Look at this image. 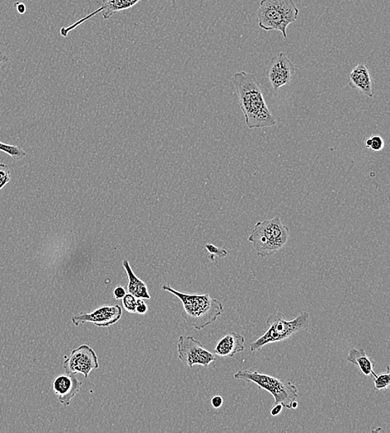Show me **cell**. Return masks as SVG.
I'll return each instance as SVG.
<instances>
[{"label": "cell", "mask_w": 390, "mask_h": 433, "mask_svg": "<svg viewBox=\"0 0 390 433\" xmlns=\"http://www.w3.org/2000/svg\"><path fill=\"white\" fill-rule=\"evenodd\" d=\"M148 306L144 303L143 299L137 300V304H136V313L138 314H146L148 312Z\"/></svg>", "instance_id": "603a6c76"}, {"label": "cell", "mask_w": 390, "mask_h": 433, "mask_svg": "<svg viewBox=\"0 0 390 433\" xmlns=\"http://www.w3.org/2000/svg\"><path fill=\"white\" fill-rule=\"evenodd\" d=\"M123 315V309L119 305H102L91 313H82L72 318L75 326L85 323H92L98 328H107L119 322Z\"/></svg>", "instance_id": "9c48e42d"}, {"label": "cell", "mask_w": 390, "mask_h": 433, "mask_svg": "<svg viewBox=\"0 0 390 433\" xmlns=\"http://www.w3.org/2000/svg\"><path fill=\"white\" fill-rule=\"evenodd\" d=\"M140 1H142V0H103L102 6L95 11L89 13V15L73 23L71 25L62 28L60 30V34L63 37H67L69 32L76 29L82 23L90 20L91 18L100 13H102L103 20L109 21L115 13L133 8L137 6Z\"/></svg>", "instance_id": "8fae6325"}, {"label": "cell", "mask_w": 390, "mask_h": 433, "mask_svg": "<svg viewBox=\"0 0 390 433\" xmlns=\"http://www.w3.org/2000/svg\"><path fill=\"white\" fill-rule=\"evenodd\" d=\"M374 389L376 391H382L388 389L390 386V373L389 366H387L386 371L382 373L375 376L374 380Z\"/></svg>", "instance_id": "ac0fdd59"}, {"label": "cell", "mask_w": 390, "mask_h": 433, "mask_svg": "<svg viewBox=\"0 0 390 433\" xmlns=\"http://www.w3.org/2000/svg\"><path fill=\"white\" fill-rule=\"evenodd\" d=\"M347 362L356 365L365 376H373L375 378L377 374L374 370L375 362L370 357L366 354L364 348H351L346 357Z\"/></svg>", "instance_id": "9a60e30c"}, {"label": "cell", "mask_w": 390, "mask_h": 433, "mask_svg": "<svg viewBox=\"0 0 390 433\" xmlns=\"http://www.w3.org/2000/svg\"><path fill=\"white\" fill-rule=\"evenodd\" d=\"M290 408H291V409H297L298 408V403H297V400H295V401L291 403Z\"/></svg>", "instance_id": "f1b7e54d"}, {"label": "cell", "mask_w": 390, "mask_h": 433, "mask_svg": "<svg viewBox=\"0 0 390 433\" xmlns=\"http://www.w3.org/2000/svg\"><path fill=\"white\" fill-rule=\"evenodd\" d=\"M206 249L208 250L211 255L209 258L211 261H214L213 255L218 256V258H225L228 256V251L225 250V249L220 248L218 247H215L213 244H206Z\"/></svg>", "instance_id": "7402d4cb"}, {"label": "cell", "mask_w": 390, "mask_h": 433, "mask_svg": "<svg viewBox=\"0 0 390 433\" xmlns=\"http://www.w3.org/2000/svg\"><path fill=\"white\" fill-rule=\"evenodd\" d=\"M15 7L16 8L17 12L20 13V15L21 16L25 15L27 11V8L25 4H23L21 2H16L15 4Z\"/></svg>", "instance_id": "4316f807"}, {"label": "cell", "mask_w": 390, "mask_h": 433, "mask_svg": "<svg viewBox=\"0 0 390 433\" xmlns=\"http://www.w3.org/2000/svg\"><path fill=\"white\" fill-rule=\"evenodd\" d=\"M232 80L248 129L274 126L276 117L266 105L261 84L256 77L252 74L241 71L235 73Z\"/></svg>", "instance_id": "6da1fadb"}, {"label": "cell", "mask_w": 390, "mask_h": 433, "mask_svg": "<svg viewBox=\"0 0 390 433\" xmlns=\"http://www.w3.org/2000/svg\"><path fill=\"white\" fill-rule=\"evenodd\" d=\"M290 229L282 223L280 216L257 222L249 236L258 256L266 258L279 252L288 243Z\"/></svg>", "instance_id": "3957f363"}, {"label": "cell", "mask_w": 390, "mask_h": 433, "mask_svg": "<svg viewBox=\"0 0 390 433\" xmlns=\"http://www.w3.org/2000/svg\"><path fill=\"white\" fill-rule=\"evenodd\" d=\"M82 384L73 374L61 375L54 379L53 388L60 403L68 407L75 395L79 392Z\"/></svg>", "instance_id": "7c38bea8"}, {"label": "cell", "mask_w": 390, "mask_h": 433, "mask_svg": "<svg viewBox=\"0 0 390 433\" xmlns=\"http://www.w3.org/2000/svg\"><path fill=\"white\" fill-rule=\"evenodd\" d=\"M123 306L126 312L131 313H136V304H137V300L135 296L130 294H126L123 299Z\"/></svg>", "instance_id": "44dd1931"}, {"label": "cell", "mask_w": 390, "mask_h": 433, "mask_svg": "<svg viewBox=\"0 0 390 433\" xmlns=\"http://www.w3.org/2000/svg\"><path fill=\"white\" fill-rule=\"evenodd\" d=\"M126 294V290L123 286L117 285L114 290V298L116 300L123 299Z\"/></svg>", "instance_id": "cb8c5ba5"}, {"label": "cell", "mask_w": 390, "mask_h": 433, "mask_svg": "<svg viewBox=\"0 0 390 433\" xmlns=\"http://www.w3.org/2000/svg\"><path fill=\"white\" fill-rule=\"evenodd\" d=\"M223 403L224 400L220 396H215L214 398H213V399H211V405H213V407L214 408L218 409L222 408Z\"/></svg>", "instance_id": "d4e9b609"}, {"label": "cell", "mask_w": 390, "mask_h": 433, "mask_svg": "<svg viewBox=\"0 0 390 433\" xmlns=\"http://www.w3.org/2000/svg\"><path fill=\"white\" fill-rule=\"evenodd\" d=\"M0 151L6 154L8 156H11L13 159L21 160L26 156V152L21 147L18 146L11 145L0 142Z\"/></svg>", "instance_id": "e0dca14e"}, {"label": "cell", "mask_w": 390, "mask_h": 433, "mask_svg": "<svg viewBox=\"0 0 390 433\" xmlns=\"http://www.w3.org/2000/svg\"><path fill=\"white\" fill-rule=\"evenodd\" d=\"M123 265L129 277L128 286H126L128 293L134 295L138 299H151L147 284L134 274L129 260H124Z\"/></svg>", "instance_id": "2e32d148"}, {"label": "cell", "mask_w": 390, "mask_h": 433, "mask_svg": "<svg viewBox=\"0 0 390 433\" xmlns=\"http://www.w3.org/2000/svg\"><path fill=\"white\" fill-rule=\"evenodd\" d=\"M365 147L373 151H382L384 148V140L379 135H372L365 141Z\"/></svg>", "instance_id": "d6986e66"}, {"label": "cell", "mask_w": 390, "mask_h": 433, "mask_svg": "<svg viewBox=\"0 0 390 433\" xmlns=\"http://www.w3.org/2000/svg\"><path fill=\"white\" fill-rule=\"evenodd\" d=\"M283 408H284L283 405L280 403L275 404L274 407L272 408L271 410V415L273 417L280 415L282 410H283Z\"/></svg>", "instance_id": "484cf974"}, {"label": "cell", "mask_w": 390, "mask_h": 433, "mask_svg": "<svg viewBox=\"0 0 390 433\" xmlns=\"http://www.w3.org/2000/svg\"><path fill=\"white\" fill-rule=\"evenodd\" d=\"M297 67L285 53L272 58L267 69V76L274 91L288 86L292 80Z\"/></svg>", "instance_id": "30bf717a"}, {"label": "cell", "mask_w": 390, "mask_h": 433, "mask_svg": "<svg viewBox=\"0 0 390 433\" xmlns=\"http://www.w3.org/2000/svg\"><path fill=\"white\" fill-rule=\"evenodd\" d=\"M162 289L177 296L183 306L182 316L188 326L201 330L213 323L223 313L222 302L213 299L209 294H190L172 288L169 284L162 286Z\"/></svg>", "instance_id": "7a4b0ae2"}, {"label": "cell", "mask_w": 390, "mask_h": 433, "mask_svg": "<svg viewBox=\"0 0 390 433\" xmlns=\"http://www.w3.org/2000/svg\"><path fill=\"white\" fill-rule=\"evenodd\" d=\"M299 13L293 0H261L256 12L258 25L265 31H279L286 39V30L297 21Z\"/></svg>", "instance_id": "277c9868"}, {"label": "cell", "mask_w": 390, "mask_h": 433, "mask_svg": "<svg viewBox=\"0 0 390 433\" xmlns=\"http://www.w3.org/2000/svg\"><path fill=\"white\" fill-rule=\"evenodd\" d=\"M177 354L179 359L189 369L195 365L208 366L215 360L213 352L206 350L203 343L191 336L178 338Z\"/></svg>", "instance_id": "52a82bcc"}, {"label": "cell", "mask_w": 390, "mask_h": 433, "mask_svg": "<svg viewBox=\"0 0 390 433\" xmlns=\"http://www.w3.org/2000/svg\"><path fill=\"white\" fill-rule=\"evenodd\" d=\"M11 180V172L4 163H0V190Z\"/></svg>", "instance_id": "ffe728a7"}, {"label": "cell", "mask_w": 390, "mask_h": 433, "mask_svg": "<svg viewBox=\"0 0 390 433\" xmlns=\"http://www.w3.org/2000/svg\"><path fill=\"white\" fill-rule=\"evenodd\" d=\"M65 373L76 375L81 374L87 379L91 371L100 366L96 352L90 346L83 345L72 351L63 364Z\"/></svg>", "instance_id": "ba28073f"}, {"label": "cell", "mask_w": 390, "mask_h": 433, "mask_svg": "<svg viewBox=\"0 0 390 433\" xmlns=\"http://www.w3.org/2000/svg\"><path fill=\"white\" fill-rule=\"evenodd\" d=\"M311 317L308 312H302L292 320L285 319L283 313L276 312L266 319L267 331L256 341L251 343L250 350L256 352L270 343L288 340L298 332L309 326Z\"/></svg>", "instance_id": "5b68a950"}, {"label": "cell", "mask_w": 390, "mask_h": 433, "mask_svg": "<svg viewBox=\"0 0 390 433\" xmlns=\"http://www.w3.org/2000/svg\"><path fill=\"white\" fill-rule=\"evenodd\" d=\"M348 80H349V86L351 88L357 89L366 97L370 98L374 97L372 77H371L367 66L365 64H357L351 70Z\"/></svg>", "instance_id": "4fadbf2b"}, {"label": "cell", "mask_w": 390, "mask_h": 433, "mask_svg": "<svg viewBox=\"0 0 390 433\" xmlns=\"http://www.w3.org/2000/svg\"><path fill=\"white\" fill-rule=\"evenodd\" d=\"M9 58L6 54H4L1 50H0V64L8 62Z\"/></svg>", "instance_id": "83f0119b"}, {"label": "cell", "mask_w": 390, "mask_h": 433, "mask_svg": "<svg viewBox=\"0 0 390 433\" xmlns=\"http://www.w3.org/2000/svg\"><path fill=\"white\" fill-rule=\"evenodd\" d=\"M245 350V337L231 333L220 338L214 348V354L222 357H232Z\"/></svg>", "instance_id": "5bb4252c"}, {"label": "cell", "mask_w": 390, "mask_h": 433, "mask_svg": "<svg viewBox=\"0 0 390 433\" xmlns=\"http://www.w3.org/2000/svg\"><path fill=\"white\" fill-rule=\"evenodd\" d=\"M234 378L256 383L261 389L267 391L273 396L275 404L280 403L288 409H291V403L298 398V388L290 381H282L275 376L247 369L239 370Z\"/></svg>", "instance_id": "8992f818"}]
</instances>
